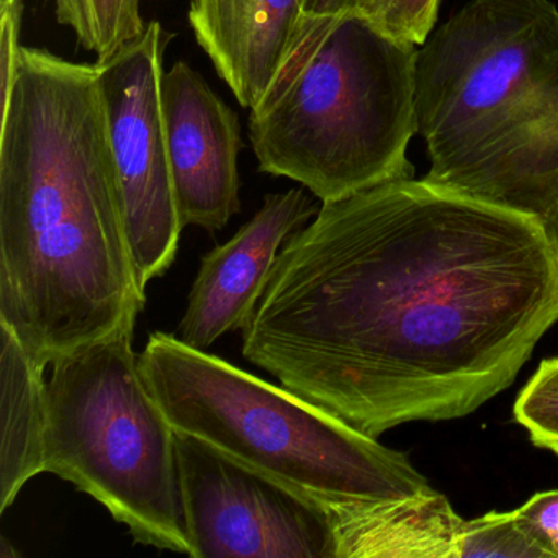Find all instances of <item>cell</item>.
<instances>
[{
  "mask_svg": "<svg viewBox=\"0 0 558 558\" xmlns=\"http://www.w3.org/2000/svg\"><path fill=\"white\" fill-rule=\"evenodd\" d=\"M555 323L544 221L411 178L323 204L283 244L241 332L247 362L380 437L469 416Z\"/></svg>",
  "mask_w": 558,
  "mask_h": 558,
  "instance_id": "1",
  "label": "cell"
},
{
  "mask_svg": "<svg viewBox=\"0 0 558 558\" xmlns=\"http://www.w3.org/2000/svg\"><path fill=\"white\" fill-rule=\"evenodd\" d=\"M145 305L99 66L22 47L0 110V323L47 368L135 331Z\"/></svg>",
  "mask_w": 558,
  "mask_h": 558,
  "instance_id": "2",
  "label": "cell"
},
{
  "mask_svg": "<svg viewBox=\"0 0 558 558\" xmlns=\"http://www.w3.org/2000/svg\"><path fill=\"white\" fill-rule=\"evenodd\" d=\"M430 181L548 221L558 210V9L472 0L420 47Z\"/></svg>",
  "mask_w": 558,
  "mask_h": 558,
  "instance_id": "3",
  "label": "cell"
},
{
  "mask_svg": "<svg viewBox=\"0 0 558 558\" xmlns=\"http://www.w3.org/2000/svg\"><path fill=\"white\" fill-rule=\"evenodd\" d=\"M420 47L349 12L303 15L289 51L250 113L259 169L341 201L414 178Z\"/></svg>",
  "mask_w": 558,
  "mask_h": 558,
  "instance_id": "4",
  "label": "cell"
},
{
  "mask_svg": "<svg viewBox=\"0 0 558 558\" xmlns=\"http://www.w3.org/2000/svg\"><path fill=\"white\" fill-rule=\"evenodd\" d=\"M140 368L175 433L266 476L323 514L430 489L404 453L175 335L153 332Z\"/></svg>",
  "mask_w": 558,
  "mask_h": 558,
  "instance_id": "5",
  "label": "cell"
},
{
  "mask_svg": "<svg viewBox=\"0 0 558 558\" xmlns=\"http://www.w3.org/2000/svg\"><path fill=\"white\" fill-rule=\"evenodd\" d=\"M45 472L93 496L138 544L192 557L175 430L143 378L133 332L54 362Z\"/></svg>",
  "mask_w": 558,
  "mask_h": 558,
  "instance_id": "6",
  "label": "cell"
},
{
  "mask_svg": "<svg viewBox=\"0 0 558 558\" xmlns=\"http://www.w3.org/2000/svg\"><path fill=\"white\" fill-rule=\"evenodd\" d=\"M169 35L161 22L99 61L110 143L130 251L143 287L178 256L182 223L162 119L161 83Z\"/></svg>",
  "mask_w": 558,
  "mask_h": 558,
  "instance_id": "7",
  "label": "cell"
},
{
  "mask_svg": "<svg viewBox=\"0 0 558 558\" xmlns=\"http://www.w3.org/2000/svg\"><path fill=\"white\" fill-rule=\"evenodd\" d=\"M175 453L192 558H332L318 508L187 434Z\"/></svg>",
  "mask_w": 558,
  "mask_h": 558,
  "instance_id": "8",
  "label": "cell"
},
{
  "mask_svg": "<svg viewBox=\"0 0 558 558\" xmlns=\"http://www.w3.org/2000/svg\"><path fill=\"white\" fill-rule=\"evenodd\" d=\"M162 119L184 227L215 233L241 210V123L185 61L161 83Z\"/></svg>",
  "mask_w": 558,
  "mask_h": 558,
  "instance_id": "9",
  "label": "cell"
},
{
  "mask_svg": "<svg viewBox=\"0 0 558 558\" xmlns=\"http://www.w3.org/2000/svg\"><path fill=\"white\" fill-rule=\"evenodd\" d=\"M316 214L302 189L267 194L259 211L230 241L202 256L175 336L191 348L207 351L227 332L243 331L280 247Z\"/></svg>",
  "mask_w": 558,
  "mask_h": 558,
  "instance_id": "10",
  "label": "cell"
},
{
  "mask_svg": "<svg viewBox=\"0 0 558 558\" xmlns=\"http://www.w3.org/2000/svg\"><path fill=\"white\" fill-rule=\"evenodd\" d=\"M305 0H191L189 24L220 80L254 109L276 77Z\"/></svg>",
  "mask_w": 558,
  "mask_h": 558,
  "instance_id": "11",
  "label": "cell"
},
{
  "mask_svg": "<svg viewBox=\"0 0 558 558\" xmlns=\"http://www.w3.org/2000/svg\"><path fill=\"white\" fill-rule=\"evenodd\" d=\"M332 558H457L465 519L436 489L325 512Z\"/></svg>",
  "mask_w": 558,
  "mask_h": 558,
  "instance_id": "12",
  "label": "cell"
},
{
  "mask_svg": "<svg viewBox=\"0 0 558 558\" xmlns=\"http://www.w3.org/2000/svg\"><path fill=\"white\" fill-rule=\"evenodd\" d=\"M0 512L45 472L47 381L11 328L0 323Z\"/></svg>",
  "mask_w": 558,
  "mask_h": 558,
  "instance_id": "13",
  "label": "cell"
},
{
  "mask_svg": "<svg viewBox=\"0 0 558 558\" xmlns=\"http://www.w3.org/2000/svg\"><path fill=\"white\" fill-rule=\"evenodd\" d=\"M142 0H57L58 24L71 28L97 63L109 60L123 45L145 32Z\"/></svg>",
  "mask_w": 558,
  "mask_h": 558,
  "instance_id": "14",
  "label": "cell"
},
{
  "mask_svg": "<svg viewBox=\"0 0 558 558\" xmlns=\"http://www.w3.org/2000/svg\"><path fill=\"white\" fill-rule=\"evenodd\" d=\"M550 558L518 512H488L463 522L457 558Z\"/></svg>",
  "mask_w": 558,
  "mask_h": 558,
  "instance_id": "15",
  "label": "cell"
},
{
  "mask_svg": "<svg viewBox=\"0 0 558 558\" xmlns=\"http://www.w3.org/2000/svg\"><path fill=\"white\" fill-rule=\"evenodd\" d=\"M514 420L534 446L558 456V357L541 362L514 403Z\"/></svg>",
  "mask_w": 558,
  "mask_h": 558,
  "instance_id": "16",
  "label": "cell"
},
{
  "mask_svg": "<svg viewBox=\"0 0 558 558\" xmlns=\"http://www.w3.org/2000/svg\"><path fill=\"white\" fill-rule=\"evenodd\" d=\"M440 0H355V12L398 40L421 47L437 24Z\"/></svg>",
  "mask_w": 558,
  "mask_h": 558,
  "instance_id": "17",
  "label": "cell"
},
{
  "mask_svg": "<svg viewBox=\"0 0 558 558\" xmlns=\"http://www.w3.org/2000/svg\"><path fill=\"white\" fill-rule=\"evenodd\" d=\"M22 15L24 0H0V110L8 107L17 76Z\"/></svg>",
  "mask_w": 558,
  "mask_h": 558,
  "instance_id": "18",
  "label": "cell"
},
{
  "mask_svg": "<svg viewBox=\"0 0 558 558\" xmlns=\"http://www.w3.org/2000/svg\"><path fill=\"white\" fill-rule=\"evenodd\" d=\"M515 512L548 557L558 558V489L537 493Z\"/></svg>",
  "mask_w": 558,
  "mask_h": 558,
  "instance_id": "19",
  "label": "cell"
},
{
  "mask_svg": "<svg viewBox=\"0 0 558 558\" xmlns=\"http://www.w3.org/2000/svg\"><path fill=\"white\" fill-rule=\"evenodd\" d=\"M355 12V0H305L303 15H341Z\"/></svg>",
  "mask_w": 558,
  "mask_h": 558,
  "instance_id": "20",
  "label": "cell"
},
{
  "mask_svg": "<svg viewBox=\"0 0 558 558\" xmlns=\"http://www.w3.org/2000/svg\"><path fill=\"white\" fill-rule=\"evenodd\" d=\"M545 228H547L548 234H550L551 243H554L555 251L558 254V210L555 211L554 217L550 220L545 221Z\"/></svg>",
  "mask_w": 558,
  "mask_h": 558,
  "instance_id": "21",
  "label": "cell"
},
{
  "mask_svg": "<svg viewBox=\"0 0 558 558\" xmlns=\"http://www.w3.org/2000/svg\"><path fill=\"white\" fill-rule=\"evenodd\" d=\"M0 555H2V557H14V555H17L15 548L11 547V544H9L5 537H2V550H0Z\"/></svg>",
  "mask_w": 558,
  "mask_h": 558,
  "instance_id": "22",
  "label": "cell"
}]
</instances>
